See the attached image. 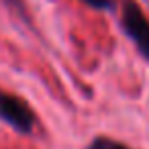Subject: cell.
I'll return each mask as SVG.
<instances>
[{
  "instance_id": "6da1fadb",
  "label": "cell",
  "mask_w": 149,
  "mask_h": 149,
  "mask_svg": "<svg viewBox=\"0 0 149 149\" xmlns=\"http://www.w3.org/2000/svg\"><path fill=\"white\" fill-rule=\"evenodd\" d=\"M120 25H123V31L137 45L141 55L149 61V19L133 0H125L123 13H120Z\"/></svg>"
},
{
  "instance_id": "7a4b0ae2",
  "label": "cell",
  "mask_w": 149,
  "mask_h": 149,
  "mask_svg": "<svg viewBox=\"0 0 149 149\" xmlns=\"http://www.w3.org/2000/svg\"><path fill=\"white\" fill-rule=\"evenodd\" d=\"M0 118L23 135H29L35 129V112L29 108V104L19 96L6 94L2 90H0Z\"/></svg>"
},
{
  "instance_id": "3957f363",
  "label": "cell",
  "mask_w": 149,
  "mask_h": 149,
  "mask_svg": "<svg viewBox=\"0 0 149 149\" xmlns=\"http://www.w3.org/2000/svg\"><path fill=\"white\" fill-rule=\"evenodd\" d=\"M86 149H131V147H127L125 143H118V141H114V139H108V137H96Z\"/></svg>"
},
{
  "instance_id": "277c9868",
  "label": "cell",
  "mask_w": 149,
  "mask_h": 149,
  "mask_svg": "<svg viewBox=\"0 0 149 149\" xmlns=\"http://www.w3.org/2000/svg\"><path fill=\"white\" fill-rule=\"evenodd\" d=\"M84 4H88L90 8H96V10H108L112 6L110 0H82Z\"/></svg>"
}]
</instances>
